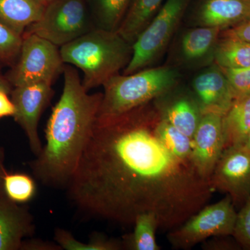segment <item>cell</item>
<instances>
[{
    "mask_svg": "<svg viewBox=\"0 0 250 250\" xmlns=\"http://www.w3.org/2000/svg\"><path fill=\"white\" fill-rule=\"evenodd\" d=\"M155 101L120 116L97 118L67 195L82 213L123 225L141 213L174 229L207 205L214 189L192 161L159 138Z\"/></svg>",
    "mask_w": 250,
    "mask_h": 250,
    "instance_id": "obj_1",
    "label": "cell"
},
{
    "mask_svg": "<svg viewBox=\"0 0 250 250\" xmlns=\"http://www.w3.org/2000/svg\"><path fill=\"white\" fill-rule=\"evenodd\" d=\"M63 88L45 129L46 144L29 163L33 174L49 187L66 188L93 131L103 93H88L77 69L65 65Z\"/></svg>",
    "mask_w": 250,
    "mask_h": 250,
    "instance_id": "obj_2",
    "label": "cell"
},
{
    "mask_svg": "<svg viewBox=\"0 0 250 250\" xmlns=\"http://www.w3.org/2000/svg\"><path fill=\"white\" fill-rule=\"evenodd\" d=\"M64 63L80 69L82 83L89 91L103 86L120 74L132 57V45L117 31L95 27L76 40L60 47Z\"/></svg>",
    "mask_w": 250,
    "mask_h": 250,
    "instance_id": "obj_3",
    "label": "cell"
},
{
    "mask_svg": "<svg viewBox=\"0 0 250 250\" xmlns=\"http://www.w3.org/2000/svg\"><path fill=\"white\" fill-rule=\"evenodd\" d=\"M180 70L170 65L115 75L103 85L99 118L120 116L154 101L179 84Z\"/></svg>",
    "mask_w": 250,
    "mask_h": 250,
    "instance_id": "obj_4",
    "label": "cell"
},
{
    "mask_svg": "<svg viewBox=\"0 0 250 250\" xmlns=\"http://www.w3.org/2000/svg\"><path fill=\"white\" fill-rule=\"evenodd\" d=\"M192 0H165L151 22L132 44L124 75L149 68L163 57L178 31Z\"/></svg>",
    "mask_w": 250,
    "mask_h": 250,
    "instance_id": "obj_5",
    "label": "cell"
},
{
    "mask_svg": "<svg viewBox=\"0 0 250 250\" xmlns=\"http://www.w3.org/2000/svg\"><path fill=\"white\" fill-rule=\"evenodd\" d=\"M95 28L85 0H53L24 34H34L61 47Z\"/></svg>",
    "mask_w": 250,
    "mask_h": 250,
    "instance_id": "obj_6",
    "label": "cell"
},
{
    "mask_svg": "<svg viewBox=\"0 0 250 250\" xmlns=\"http://www.w3.org/2000/svg\"><path fill=\"white\" fill-rule=\"evenodd\" d=\"M59 47L34 35L23 34L22 42L17 60L6 77L13 87L31 83H52L64 70Z\"/></svg>",
    "mask_w": 250,
    "mask_h": 250,
    "instance_id": "obj_7",
    "label": "cell"
},
{
    "mask_svg": "<svg viewBox=\"0 0 250 250\" xmlns=\"http://www.w3.org/2000/svg\"><path fill=\"white\" fill-rule=\"evenodd\" d=\"M237 212L227 195L213 205H207L181 226L167 233V240L177 249H189L212 236H232Z\"/></svg>",
    "mask_w": 250,
    "mask_h": 250,
    "instance_id": "obj_8",
    "label": "cell"
},
{
    "mask_svg": "<svg viewBox=\"0 0 250 250\" xmlns=\"http://www.w3.org/2000/svg\"><path fill=\"white\" fill-rule=\"evenodd\" d=\"M174 36L168 63L179 70H198L214 63L221 31L214 28L188 27Z\"/></svg>",
    "mask_w": 250,
    "mask_h": 250,
    "instance_id": "obj_9",
    "label": "cell"
},
{
    "mask_svg": "<svg viewBox=\"0 0 250 250\" xmlns=\"http://www.w3.org/2000/svg\"><path fill=\"white\" fill-rule=\"evenodd\" d=\"M214 190L231 197L242 207L250 196V150L243 145L225 148L210 177Z\"/></svg>",
    "mask_w": 250,
    "mask_h": 250,
    "instance_id": "obj_10",
    "label": "cell"
},
{
    "mask_svg": "<svg viewBox=\"0 0 250 250\" xmlns=\"http://www.w3.org/2000/svg\"><path fill=\"white\" fill-rule=\"evenodd\" d=\"M52 95V83L45 82L14 87L10 94L15 107L13 117L25 133L36 156L41 154L43 147L39 134V121Z\"/></svg>",
    "mask_w": 250,
    "mask_h": 250,
    "instance_id": "obj_11",
    "label": "cell"
},
{
    "mask_svg": "<svg viewBox=\"0 0 250 250\" xmlns=\"http://www.w3.org/2000/svg\"><path fill=\"white\" fill-rule=\"evenodd\" d=\"M186 15L188 27L228 30L249 19L250 0H192Z\"/></svg>",
    "mask_w": 250,
    "mask_h": 250,
    "instance_id": "obj_12",
    "label": "cell"
},
{
    "mask_svg": "<svg viewBox=\"0 0 250 250\" xmlns=\"http://www.w3.org/2000/svg\"><path fill=\"white\" fill-rule=\"evenodd\" d=\"M223 116L202 114L192 138V161L202 177L210 179L225 148Z\"/></svg>",
    "mask_w": 250,
    "mask_h": 250,
    "instance_id": "obj_13",
    "label": "cell"
},
{
    "mask_svg": "<svg viewBox=\"0 0 250 250\" xmlns=\"http://www.w3.org/2000/svg\"><path fill=\"white\" fill-rule=\"evenodd\" d=\"M191 88L202 114L224 116L234 102L228 79L215 62L201 69L192 78Z\"/></svg>",
    "mask_w": 250,
    "mask_h": 250,
    "instance_id": "obj_14",
    "label": "cell"
},
{
    "mask_svg": "<svg viewBox=\"0 0 250 250\" xmlns=\"http://www.w3.org/2000/svg\"><path fill=\"white\" fill-rule=\"evenodd\" d=\"M35 231L34 218L25 206L0 195V250L22 249L23 242Z\"/></svg>",
    "mask_w": 250,
    "mask_h": 250,
    "instance_id": "obj_15",
    "label": "cell"
},
{
    "mask_svg": "<svg viewBox=\"0 0 250 250\" xmlns=\"http://www.w3.org/2000/svg\"><path fill=\"white\" fill-rule=\"evenodd\" d=\"M167 102L155 100L161 116L192 139L202 115L193 94L181 93Z\"/></svg>",
    "mask_w": 250,
    "mask_h": 250,
    "instance_id": "obj_16",
    "label": "cell"
},
{
    "mask_svg": "<svg viewBox=\"0 0 250 250\" xmlns=\"http://www.w3.org/2000/svg\"><path fill=\"white\" fill-rule=\"evenodd\" d=\"M45 6L41 0H0V22L22 36L40 19Z\"/></svg>",
    "mask_w": 250,
    "mask_h": 250,
    "instance_id": "obj_17",
    "label": "cell"
},
{
    "mask_svg": "<svg viewBox=\"0 0 250 250\" xmlns=\"http://www.w3.org/2000/svg\"><path fill=\"white\" fill-rule=\"evenodd\" d=\"M165 0H132L117 32L132 45Z\"/></svg>",
    "mask_w": 250,
    "mask_h": 250,
    "instance_id": "obj_18",
    "label": "cell"
},
{
    "mask_svg": "<svg viewBox=\"0 0 250 250\" xmlns=\"http://www.w3.org/2000/svg\"><path fill=\"white\" fill-rule=\"evenodd\" d=\"M223 124L225 148L244 143L250 131V95L233 102Z\"/></svg>",
    "mask_w": 250,
    "mask_h": 250,
    "instance_id": "obj_19",
    "label": "cell"
},
{
    "mask_svg": "<svg viewBox=\"0 0 250 250\" xmlns=\"http://www.w3.org/2000/svg\"><path fill=\"white\" fill-rule=\"evenodd\" d=\"M95 27L117 31L132 0H85Z\"/></svg>",
    "mask_w": 250,
    "mask_h": 250,
    "instance_id": "obj_20",
    "label": "cell"
},
{
    "mask_svg": "<svg viewBox=\"0 0 250 250\" xmlns=\"http://www.w3.org/2000/svg\"><path fill=\"white\" fill-rule=\"evenodd\" d=\"M214 62L223 68L250 67V42L220 38L215 50Z\"/></svg>",
    "mask_w": 250,
    "mask_h": 250,
    "instance_id": "obj_21",
    "label": "cell"
},
{
    "mask_svg": "<svg viewBox=\"0 0 250 250\" xmlns=\"http://www.w3.org/2000/svg\"><path fill=\"white\" fill-rule=\"evenodd\" d=\"M134 225V231L130 239L131 250H161L156 240V231L159 228V223L154 213H144L137 215Z\"/></svg>",
    "mask_w": 250,
    "mask_h": 250,
    "instance_id": "obj_22",
    "label": "cell"
},
{
    "mask_svg": "<svg viewBox=\"0 0 250 250\" xmlns=\"http://www.w3.org/2000/svg\"><path fill=\"white\" fill-rule=\"evenodd\" d=\"M156 130L159 138L174 155L182 160L192 161V139L172 126L162 116L158 122Z\"/></svg>",
    "mask_w": 250,
    "mask_h": 250,
    "instance_id": "obj_23",
    "label": "cell"
},
{
    "mask_svg": "<svg viewBox=\"0 0 250 250\" xmlns=\"http://www.w3.org/2000/svg\"><path fill=\"white\" fill-rule=\"evenodd\" d=\"M5 194L18 204L29 202L34 197L36 185L34 179L23 173H6L4 179Z\"/></svg>",
    "mask_w": 250,
    "mask_h": 250,
    "instance_id": "obj_24",
    "label": "cell"
},
{
    "mask_svg": "<svg viewBox=\"0 0 250 250\" xmlns=\"http://www.w3.org/2000/svg\"><path fill=\"white\" fill-rule=\"evenodd\" d=\"M54 239L62 249L67 250H118L121 249V243L103 237H96L89 243H82L62 229L55 231Z\"/></svg>",
    "mask_w": 250,
    "mask_h": 250,
    "instance_id": "obj_25",
    "label": "cell"
},
{
    "mask_svg": "<svg viewBox=\"0 0 250 250\" xmlns=\"http://www.w3.org/2000/svg\"><path fill=\"white\" fill-rule=\"evenodd\" d=\"M22 36L0 22V63L12 66L17 60Z\"/></svg>",
    "mask_w": 250,
    "mask_h": 250,
    "instance_id": "obj_26",
    "label": "cell"
},
{
    "mask_svg": "<svg viewBox=\"0 0 250 250\" xmlns=\"http://www.w3.org/2000/svg\"><path fill=\"white\" fill-rule=\"evenodd\" d=\"M220 68L229 83L234 101L250 95V67L242 69Z\"/></svg>",
    "mask_w": 250,
    "mask_h": 250,
    "instance_id": "obj_27",
    "label": "cell"
},
{
    "mask_svg": "<svg viewBox=\"0 0 250 250\" xmlns=\"http://www.w3.org/2000/svg\"><path fill=\"white\" fill-rule=\"evenodd\" d=\"M232 236L241 248L250 250V196L237 213Z\"/></svg>",
    "mask_w": 250,
    "mask_h": 250,
    "instance_id": "obj_28",
    "label": "cell"
},
{
    "mask_svg": "<svg viewBox=\"0 0 250 250\" xmlns=\"http://www.w3.org/2000/svg\"><path fill=\"white\" fill-rule=\"evenodd\" d=\"M220 38L238 39L250 42V18L236 27L221 31Z\"/></svg>",
    "mask_w": 250,
    "mask_h": 250,
    "instance_id": "obj_29",
    "label": "cell"
},
{
    "mask_svg": "<svg viewBox=\"0 0 250 250\" xmlns=\"http://www.w3.org/2000/svg\"><path fill=\"white\" fill-rule=\"evenodd\" d=\"M9 94L0 90V120L4 117L14 116L15 107Z\"/></svg>",
    "mask_w": 250,
    "mask_h": 250,
    "instance_id": "obj_30",
    "label": "cell"
},
{
    "mask_svg": "<svg viewBox=\"0 0 250 250\" xmlns=\"http://www.w3.org/2000/svg\"><path fill=\"white\" fill-rule=\"evenodd\" d=\"M207 248H209L210 250H235L236 247L241 248L238 243L233 244V243L228 240H218L217 241H212V243H208V246H206Z\"/></svg>",
    "mask_w": 250,
    "mask_h": 250,
    "instance_id": "obj_31",
    "label": "cell"
},
{
    "mask_svg": "<svg viewBox=\"0 0 250 250\" xmlns=\"http://www.w3.org/2000/svg\"><path fill=\"white\" fill-rule=\"evenodd\" d=\"M5 150L4 148L0 147V195L4 193V179L7 171L5 167Z\"/></svg>",
    "mask_w": 250,
    "mask_h": 250,
    "instance_id": "obj_32",
    "label": "cell"
},
{
    "mask_svg": "<svg viewBox=\"0 0 250 250\" xmlns=\"http://www.w3.org/2000/svg\"><path fill=\"white\" fill-rule=\"evenodd\" d=\"M13 88L14 87L9 83V81L6 79V75L2 74L0 70V90H3L10 95Z\"/></svg>",
    "mask_w": 250,
    "mask_h": 250,
    "instance_id": "obj_33",
    "label": "cell"
},
{
    "mask_svg": "<svg viewBox=\"0 0 250 250\" xmlns=\"http://www.w3.org/2000/svg\"><path fill=\"white\" fill-rule=\"evenodd\" d=\"M243 146H244L245 147L248 148V149L250 150V131L249 134H248V136H247L246 141H245L244 143H243Z\"/></svg>",
    "mask_w": 250,
    "mask_h": 250,
    "instance_id": "obj_34",
    "label": "cell"
},
{
    "mask_svg": "<svg viewBox=\"0 0 250 250\" xmlns=\"http://www.w3.org/2000/svg\"><path fill=\"white\" fill-rule=\"evenodd\" d=\"M42 2L44 3L45 5L48 4V3L51 2V1H53V0H41Z\"/></svg>",
    "mask_w": 250,
    "mask_h": 250,
    "instance_id": "obj_35",
    "label": "cell"
}]
</instances>
